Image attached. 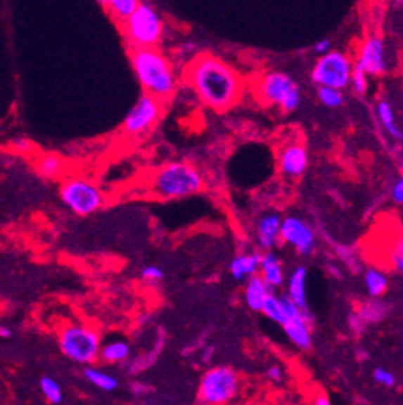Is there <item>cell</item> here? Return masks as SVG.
I'll return each instance as SVG.
<instances>
[{
    "label": "cell",
    "mask_w": 403,
    "mask_h": 405,
    "mask_svg": "<svg viewBox=\"0 0 403 405\" xmlns=\"http://www.w3.org/2000/svg\"><path fill=\"white\" fill-rule=\"evenodd\" d=\"M281 223L283 218L279 213H267L257 221L255 239L260 250H274L281 243Z\"/></svg>",
    "instance_id": "9a60e30c"
},
{
    "label": "cell",
    "mask_w": 403,
    "mask_h": 405,
    "mask_svg": "<svg viewBox=\"0 0 403 405\" xmlns=\"http://www.w3.org/2000/svg\"><path fill=\"white\" fill-rule=\"evenodd\" d=\"M124 33L134 48H153L163 37V20L153 7L140 4L132 15L122 22Z\"/></svg>",
    "instance_id": "ba28073f"
},
{
    "label": "cell",
    "mask_w": 403,
    "mask_h": 405,
    "mask_svg": "<svg viewBox=\"0 0 403 405\" xmlns=\"http://www.w3.org/2000/svg\"><path fill=\"white\" fill-rule=\"evenodd\" d=\"M270 293H271V288H270L269 283H267L264 278H262L260 274H257V276H252L245 281L244 302L252 311H260L262 313V308H264V303Z\"/></svg>",
    "instance_id": "e0dca14e"
},
{
    "label": "cell",
    "mask_w": 403,
    "mask_h": 405,
    "mask_svg": "<svg viewBox=\"0 0 403 405\" xmlns=\"http://www.w3.org/2000/svg\"><path fill=\"white\" fill-rule=\"evenodd\" d=\"M140 6L139 0H105V8L113 13L115 18L125 22Z\"/></svg>",
    "instance_id": "484cf974"
},
{
    "label": "cell",
    "mask_w": 403,
    "mask_h": 405,
    "mask_svg": "<svg viewBox=\"0 0 403 405\" xmlns=\"http://www.w3.org/2000/svg\"><path fill=\"white\" fill-rule=\"evenodd\" d=\"M84 378L86 380L94 385V387L104 390V392H113L119 387V380L114 378L113 374L105 373L103 369L92 368V366H87L84 369Z\"/></svg>",
    "instance_id": "cb8c5ba5"
},
{
    "label": "cell",
    "mask_w": 403,
    "mask_h": 405,
    "mask_svg": "<svg viewBox=\"0 0 403 405\" xmlns=\"http://www.w3.org/2000/svg\"><path fill=\"white\" fill-rule=\"evenodd\" d=\"M0 338H4V340H8V338H12V330L6 325L0 326Z\"/></svg>",
    "instance_id": "7bdbcfd3"
},
{
    "label": "cell",
    "mask_w": 403,
    "mask_h": 405,
    "mask_svg": "<svg viewBox=\"0 0 403 405\" xmlns=\"http://www.w3.org/2000/svg\"><path fill=\"white\" fill-rule=\"evenodd\" d=\"M359 315L362 316V320L367 323L369 326L382 323L385 318L390 315L392 305L382 298H369V300L362 302L356 310Z\"/></svg>",
    "instance_id": "44dd1931"
},
{
    "label": "cell",
    "mask_w": 403,
    "mask_h": 405,
    "mask_svg": "<svg viewBox=\"0 0 403 405\" xmlns=\"http://www.w3.org/2000/svg\"><path fill=\"white\" fill-rule=\"evenodd\" d=\"M99 4H103V6H105V0H97Z\"/></svg>",
    "instance_id": "f6af8a7d"
},
{
    "label": "cell",
    "mask_w": 403,
    "mask_h": 405,
    "mask_svg": "<svg viewBox=\"0 0 403 405\" xmlns=\"http://www.w3.org/2000/svg\"><path fill=\"white\" fill-rule=\"evenodd\" d=\"M11 146H12L13 150L18 152V153H28V152L33 150V143L28 141V139H23V137L12 141Z\"/></svg>",
    "instance_id": "d590c367"
},
{
    "label": "cell",
    "mask_w": 403,
    "mask_h": 405,
    "mask_svg": "<svg viewBox=\"0 0 403 405\" xmlns=\"http://www.w3.org/2000/svg\"><path fill=\"white\" fill-rule=\"evenodd\" d=\"M140 276L145 282L155 283V282H162L165 278V272L157 265H145V267L140 270Z\"/></svg>",
    "instance_id": "e575fe53"
},
{
    "label": "cell",
    "mask_w": 403,
    "mask_h": 405,
    "mask_svg": "<svg viewBox=\"0 0 403 405\" xmlns=\"http://www.w3.org/2000/svg\"><path fill=\"white\" fill-rule=\"evenodd\" d=\"M372 378L376 380L377 384L383 385V387H393V385L397 384V378L395 374L390 373V371H387L385 368H376L372 373Z\"/></svg>",
    "instance_id": "d6a6232c"
},
{
    "label": "cell",
    "mask_w": 403,
    "mask_h": 405,
    "mask_svg": "<svg viewBox=\"0 0 403 405\" xmlns=\"http://www.w3.org/2000/svg\"><path fill=\"white\" fill-rule=\"evenodd\" d=\"M241 392V375L231 366H212L199 380L198 405H227Z\"/></svg>",
    "instance_id": "5b68a950"
},
{
    "label": "cell",
    "mask_w": 403,
    "mask_h": 405,
    "mask_svg": "<svg viewBox=\"0 0 403 405\" xmlns=\"http://www.w3.org/2000/svg\"><path fill=\"white\" fill-rule=\"evenodd\" d=\"M35 170L38 175L45 178V180L55 181L65 175L66 162L65 158L58 155V153H43V155L37 158Z\"/></svg>",
    "instance_id": "ffe728a7"
},
{
    "label": "cell",
    "mask_w": 403,
    "mask_h": 405,
    "mask_svg": "<svg viewBox=\"0 0 403 405\" xmlns=\"http://www.w3.org/2000/svg\"><path fill=\"white\" fill-rule=\"evenodd\" d=\"M267 378L270 380H275V382H279V380L283 379V369L280 368V366H270L269 369H267Z\"/></svg>",
    "instance_id": "f35d334b"
},
{
    "label": "cell",
    "mask_w": 403,
    "mask_h": 405,
    "mask_svg": "<svg viewBox=\"0 0 403 405\" xmlns=\"http://www.w3.org/2000/svg\"><path fill=\"white\" fill-rule=\"evenodd\" d=\"M307 276L308 270L305 265H298L291 270L288 277V295L303 311H309L307 298Z\"/></svg>",
    "instance_id": "ac0fdd59"
},
{
    "label": "cell",
    "mask_w": 403,
    "mask_h": 405,
    "mask_svg": "<svg viewBox=\"0 0 403 405\" xmlns=\"http://www.w3.org/2000/svg\"><path fill=\"white\" fill-rule=\"evenodd\" d=\"M60 198L77 216H91L105 205V195L96 183L81 176H70L61 183Z\"/></svg>",
    "instance_id": "52a82bcc"
},
{
    "label": "cell",
    "mask_w": 403,
    "mask_h": 405,
    "mask_svg": "<svg viewBox=\"0 0 403 405\" xmlns=\"http://www.w3.org/2000/svg\"><path fill=\"white\" fill-rule=\"evenodd\" d=\"M364 285L369 297L382 298L388 288V278L380 269L369 267L364 270Z\"/></svg>",
    "instance_id": "7402d4cb"
},
{
    "label": "cell",
    "mask_w": 403,
    "mask_h": 405,
    "mask_svg": "<svg viewBox=\"0 0 403 405\" xmlns=\"http://www.w3.org/2000/svg\"><path fill=\"white\" fill-rule=\"evenodd\" d=\"M40 390L48 402L53 405H58L63 402V389L61 385L56 382L50 375H43L40 379Z\"/></svg>",
    "instance_id": "4316f807"
},
{
    "label": "cell",
    "mask_w": 403,
    "mask_h": 405,
    "mask_svg": "<svg viewBox=\"0 0 403 405\" xmlns=\"http://www.w3.org/2000/svg\"><path fill=\"white\" fill-rule=\"evenodd\" d=\"M212 354H215V348H206L205 351H203V356H201V359L205 361V363H210L211 358H212Z\"/></svg>",
    "instance_id": "b9f144b4"
},
{
    "label": "cell",
    "mask_w": 403,
    "mask_h": 405,
    "mask_svg": "<svg viewBox=\"0 0 403 405\" xmlns=\"http://www.w3.org/2000/svg\"><path fill=\"white\" fill-rule=\"evenodd\" d=\"M376 112H377L378 120H380L382 127L385 129V132L390 135L392 139H395V141H402L403 134H402V130L398 129L395 114H393V109H392L390 103H388V101H385V99L378 101L377 105H376Z\"/></svg>",
    "instance_id": "603a6c76"
},
{
    "label": "cell",
    "mask_w": 403,
    "mask_h": 405,
    "mask_svg": "<svg viewBox=\"0 0 403 405\" xmlns=\"http://www.w3.org/2000/svg\"><path fill=\"white\" fill-rule=\"evenodd\" d=\"M312 405H333V404H331V400H329L328 395H324V394H318L316 397L313 399Z\"/></svg>",
    "instance_id": "60d3db41"
},
{
    "label": "cell",
    "mask_w": 403,
    "mask_h": 405,
    "mask_svg": "<svg viewBox=\"0 0 403 405\" xmlns=\"http://www.w3.org/2000/svg\"><path fill=\"white\" fill-rule=\"evenodd\" d=\"M260 276L264 281L269 283L270 288H280L285 282V272H283V264L279 255L274 250H267L262 255V264H260Z\"/></svg>",
    "instance_id": "d6986e66"
},
{
    "label": "cell",
    "mask_w": 403,
    "mask_h": 405,
    "mask_svg": "<svg viewBox=\"0 0 403 405\" xmlns=\"http://www.w3.org/2000/svg\"><path fill=\"white\" fill-rule=\"evenodd\" d=\"M61 353L77 364H92L101 359V336L96 328L84 323H70L58 333Z\"/></svg>",
    "instance_id": "277c9868"
},
{
    "label": "cell",
    "mask_w": 403,
    "mask_h": 405,
    "mask_svg": "<svg viewBox=\"0 0 403 405\" xmlns=\"http://www.w3.org/2000/svg\"><path fill=\"white\" fill-rule=\"evenodd\" d=\"M331 50L333 48H331V40H329V38H323V40H319L313 45V51L316 53L318 56L326 55V53H329Z\"/></svg>",
    "instance_id": "74e56055"
},
{
    "label": "cell",
    "mask_w": 403,
    "mask_h": 405,
    "mask_svg": "<svg viewBox=\"0 0 403 405\" xmlns=\"http://www.w3.org/2000/svg\"><path fill=\"white\" fill-rule=\"evenodd\" d=\"M262 313H264V315L269 318V320L281 325V323H283V320H285V315H283V307H281L280 297H276L275 293H270L264 303Z\"/></svg>",
    "instance_id": "f1b7e54d"
},
{
    "label": "cell",
    "mask_w": 403,
    "mask_h": 405,
    "mask_svg": "<svg viewBox=\"0 0 403 405\" xmlns=\"http://www.w3.org/2000/svg\"><path fill=\"white\" fill-rule=\"evenodd\" d=\"M281 307H283L285 320L281 323L285 335L301 351L312 349V328L313 315L309 311H303L288 295L280 297Z\"/></svg>",
    "instance_id": "30bf717a"
},
{
    "label": "cell",
    "mask_w": 403,
    "mask_h": 405,
    "mask_svg": "<svg viewBox=\"0 0 403 405\" xmlns=\"http://www.w3.org/2000/svg\"><path fill=\"white\" fill-rule=\"evenodd\" d=\"M390 196H392V201L395 202V205H403V176L400 180L395 181V185L392 186V191H390Z\"/></svg>",
    "instance_id": "8d00e7d4"
},
{
    "label": "cell",
    "mask_w": 403,
    "mask_h": 405,
    "mask_svg": "<svg viewBox=\"0 0 403 405\" xmlns=\"http://www.w3.org/2000/svg\"><path fill=\"white\" fill-rule=\"evenodd\" d=\"M262 255L264 252L254 250V252L237 254L229 264V274L237 282H244L252 276H257L260 272Z\"/></svg>",
    "instance_id": "2e32d148"
},
{
    "label": "cell",
    "mask_w": 403,
    "mask_h": 405,
    "mask_svg": "<svg viewBox=\"0 0 403 405\" xmlns=\"http://www.w3.org/2000/svg\"><path fill=\"white\" fill-rule=\"evenodd\" d=\"M308 150L303 143L291 142L281 148L279 153V168L286 178H300L308 170Z\"/></svg>",
    "instance_id": "5bb4252c"
},
{
    "label": "cell",
    "mask_w": 403,
    "mask_h": 405,
    "mask_svg": "<svg viewBox=\"0 0 403 405\" xmlns=\"http://www.w3.org/2000/svg\"><path fill=\"white\" fill-rule=\"evenodd\" d=\"M318 99L328 109H338L344 104L343 91L336 88H326V86H319L318 88Z\"/></svg>",
    "instance_id": "83f0119b"
},
{
    "label": "cell",
    "mask_w": 403,
    "mask_h": 405,
    "mask_svg": "<svg viewBox=\"0 0 403 405\" xmlns=\"http://www.w3.org/2000/svg\"><path fill=\"white\" fill-rule=\"evenodd\" d=\"M130 356V346L125 341H113L103 346L101 349V359L108 364H117L127 361Z\"/></svg>",
    "instance_id": "d4e9b609"
},
{
    "label": "cell",
    "mask_w": 403,
    "mask_h": 405,
    "mask_svg": "<svg viewBox=\"0 0 403 405\" xmlns=\"http://www.w3.org/2000/svg\"><path fill=\"white\" fill-rule=\"evenodd\" d=\"M347 325H349V330H351V333L354 336H362L364 333H366L367 330V323L362 320V316L359 315L357 311H352L351 315H349L347 318Z\"/></svg>",
    "instance_id": "836d02e7"
},
{
    "label": "cell",
    "mask_w": 403,
    "mask_h": 405,
    "mask_svg": "<svg viewBox=\"0 0 403 405\" xmlns=\"http://www.w3.org/2000/svg\"><path fill=\"white\" fill-rule=\"evenodd\" d=\"M188 84L206 108L226 112L242 99L245 83L234 68L211 53L194 56L184 70Z\"/></svg>",
    "instance_id": "6da1fadb"
},
{
    "label": "cell",
    "mask_w": 403,
    "mask_h": 405,
    "mask_svg": "<svg viewBox=\"0 0 403 405\" xmlns=\"http://www.w3.org/2000/svg\"><path fill=\"white\" fill-rule=\"evenodd\" d=\"M369 75L364 73L362 70H359V68L354 66V71H352V79H351V86L354 89V93L356 94H366V91L369 88Z\"/></svg>",
    "instance_id": "1f68e13d"
},
{
    "label": "cell",
    "mask_w": 403,
    "mask_h": 405,
    "mask_svg": "<svg viewBox=\"0 0 403 405\" xmlns=\"http://www.w3.org/2000/svg\"><path fill=\"white\" fill-rule=\"evenodd\" d=\"M255 93L264 104L279 105L281 112H295L301 104L298 83L283 71H267L257 79Z\"/></svg>",
    "instance_id": "8992f818"
},
{
    "label": "cell",
    "mask_w": 403,
    "mask_h": 405,
    "mask_svg": "<svg viewBox=\"0 0 403 405\" xmlns=\"http://www.w3.org/2000/svg\"><path fill=\"white\" fill-rule=\"evenodd\" d=\"M160 114H162V101L150 94H142L124 120V132L134 137L145 134L157 124Z\"/></svg>",
    "instance_id": "8fae6325"
},
{
    "label": "cell",
    "mask_w": 403,
    "mask_h": 405,
    "mask_svg": "<svg viewBox=\"0 0 403 405\" xmlns=\"http://www.w3.org/2000/svg\"><path fill=\"white\" fill-rule=\"evenodd\" d=\"M354 63L346 53L331 50L326 55L318 56L312 70V81L318 86L326 88L346 89L351 84Z\"/></svg>",
    "instance_id": "9c48e42d"
},
{
    "label": "cell",
    "mask_w": 403,
    "mask_h": 405,
    "mask_svg": "<svg viewBox=\"0 0 403 405\" xmlns=\"http://www.w3.org/2000/svg\"><path fill=\"white\" fill-rule=\"evenodd\" d=\"M130 389H132V392L137 394V395H142V394H148V392H150L148 385H145V384H142V382H132V384H130Z\"/></svg>",
    "instance_id": "ab89813d"
},
{
    "label": "cell",
    "mask_w": 403,
    "mask_h": 405,
    "mask_svg": "<svg viewBox=\"0 0 403 405\" xmlns=\"http://www.w3.org/2000/svg\"><path fill=\"white\" fill-rule=\"evenodd\" d=\"M354 66L362 70L369 76H382L387 71V53L385 43L382 37L371 35L359 46L357 58Z\"/></svg>",
    "instance_id": "4fadbf2b"
},
{
    "label": "cell",
    "mask_w": 403,
    "mask_h": 405,
    "mask_svg": "<svg viewBox=\"0 0 403 405\" xmlns=\"http://www.w3.org/2000/svg\"><path fill=\"white\" fill-rule=\"evenodd\" d=\"M205 188V178L193 163L169 162L153 172L148 190L160 200H183L198 195Z\"/></svg>",
    "instance_id": "3957f363"
},
{
    "label": "cell",
    "mask_w": 403,
    "mask_h": 405,
    "mask_svg": "<svg viewBox=\"0 0 403 405\" xmlns=\"http://www.w3.org/2000/svg\"><path fill=\"white\" fill-rule=\"evenodd\" d=\"M390 265L392 269L395 270L397 274L403 276V236H398V238L392 243V249H390Z\"/></svg>",
    "instance_id": "f546056e"
},
{
    "label": "cell",
    "mask_w": 403,
    "mask_h": 405,
    "mask_svg": "<svg viewBox=\"0 0 403 405\" xmlns=\"http://www.w3.org/2000/svg\"><path fill=\"white\" fill-rule=\"evenodd\" d=\"M361 353H359V358L361 359H369V353H364V349H359Z\"/></svg>",
    "instance_id": "ee69618b"
},
{
    "label": "cell",
    "mask_w": 403,
    "mask_h": 405,
    "mask_svg": "<svg viewBox=\"0 0 403 405\" xmlns=\"http://www.w3.org/2000/svg\"><path fill=\"white\" fill-rule=\"evenodd\" d=\"M130 61L145 94L160 101L172 98L177 89V76L172 63L157 46L134 48L130 53Z\"/></svg>",
    "instance_id": "7a4b0ae2"
},
{
    "label": "cell",
    "mask_w": 403,
    "mask_h": 405,
    "mask_svg": "<svg viewBox=\"0 0 403 405\" xmlns=\"http://www.w3.org/2000/svg\"><path fill=\"white\" fill-rule=\"evenodd\" d=\"M336 252H338L339 257H341L344 262H346L347 267L351 269L354 274H357L359 270H361V264H359L357 255L351 248H346V245H338Z\"/></svg>",
    "instance_id": "4dcf8cb0"
},
{
    "label": "cell",
    "mask_w": 403,
    "mask_h": 405,
    "mask_svg": "<svg viewBox=\"0 0 403 405\" xmlns=\"http://www.w3.org/2000/svg\"><path fill=\"white\" fill-rule=\"evenodd\" d=\"M281 243L290 245L300 255H312L316 250V234L303 218L290 214L281 223Z\"/></svg>",
    "instance_id": "7c38bea8"
}]
</instances>
